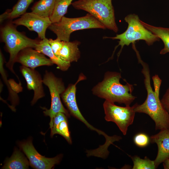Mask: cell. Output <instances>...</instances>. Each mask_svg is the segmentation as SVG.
I'll use <instances>...</instances> for the list:
<instances>
[{
  "label": "cell",
  "instance_id": "obj_15",
  "mask_svg": "<svg viewBox=\"0 0 169 169\" xmlns=\"http://www.w3.org/2000/svg\"><path fill=\"white\" fill-rule=\"evenodd\" d=\"M67 116L63 113L59 112L54 117L52 125L50 126L51 129V136L57 134L62 136L71 144L72 140L69 131L67 121Z\"/></svg>",
  "mask_w": 169,
  "mask_h": 169
},
{
  "label": "cell",
  "instance_id": "obj_27",
  "mask_svg": "<svg viewBox=\"0 0 169 169\" xmlns=\"http://www.w3.org/2000/svg\"><path fill=\"white\" fill-rule=\"evenodd\" d=\"M163 163L164 169H169V158L166 160Z\"/></svg>",
  "mask_w": 169,
  "mask_h": 169
},
{
  "label": "cell",
  "instance_id": "obj_20",
  "mask_svg": "<svg viewBox=\"0 0 169 169\" xmlns=\"http://www.w3.org/2000/svg\"><path fill=\"white\" fill-rule=\"evenodd\" d=\"M141 23L147 29L156 35L163 42L164 47L160 52L161 54L169 52V28L158 27L147 24L140 20Z\"/></svg>",
  "mask_w": 169,
  "mask_h": 169
},
{
  "label": "cell",
  "instance_id": "obj_4",
  "mask_svg": "<svg viewBox=\"0 0 169 169\" xmlns=\"http://www.w3.org/2000/svg\"><path fill=\"white\" fill-rule=\"evenodd\" d=\"M124 20L128 24L126 30L122 33L116 34L113 37H105L112 39H119V44L115 49L114 51L119 46L121 49L118 54L120 55L125 45L129 46L131 43L134 44L135 42L139 40H144L149 46L152 45L155 42L159 41V38L145 28L140 22L137 15L131 14L126 16Z\"/></svg>",
  "mask_w": 169,
  "mask_h": 169
},
{
  "label": "cell",
  "instance_id": "obj_23",
  "mask_svg": "<svg viewBox=\"0 0 169 169\" xmlns=\"http://www.w3.org/2000/svg\"><path fill=\"white\" fill-rule=\"evenodd\" d=\"M133 162V169H154L156 167L154 161L146 157L144 159L135 156H131Z\"/></svg>",
  "mask_w": 169,
  "mask_h": 169
},
{
  "label": "cell",
  "instance_id": "obj_9",
  "mask_svg": "<svg viewBox=\"0 0 169 169\" xmlns=\"http://www.w3.org/2000/svg\"><path fill=\"white\" fill-rule=\"evenodd\" d=\"M19 145L29 160L30 165L37 169H51L60 162L62 155L47 158L40 155L34 147L31 139L20 142Z\"/></svg>",
  "mask_w": 169,
  "mask_h": 169
},
{
  "label": "cell",
  "instance_id": "obj_26",
  "mask_svg": "<svg viewBox=\"0 0 169 169\" xmlns=\"http://www.w3.org/2000/svg\"><path fill=\"white\" fill-rule=\"evenodd\" d=\"M161 101L164 108L169 114V88L166 90Z\"/></svg>",
  "mask_w": 169,
  "mask_h": 169
},
{
  "label": "cell",
  "instance_id": "obj_12",
  "mask_svg": "<svg viewBox=\"0 0 169 169\" xmlns=\"http://www.w3.org/2000/svg\"><path fill=\"white\" fill-rule=\"evenodd\" d=\"M20 70L26 81L27 89L33 91L34 96L31 102L33 105L38 99L45 96L43 79L39 72L34 69L22 65Z\"/></svg>",
  "mask_w": 169,
  "mask_h": 169
},
{
  "label": "cell",
  "instance_id": "obj_19",
  "mask_svg": "<svg viewBox=\"0 0 169 169\" xmlns=\"http://www.w3.org/2000/svg\"><path fill=\"white\" fill-rule=\"evenodd\" d=\"M29 162L23 154L16 149L11 156L8 160L2 169H28Z\"/></svg>",
  "mask_w": 169,
  "mask_h": 169
},
{
  "label": "cell",
  "instance_id": "obj_1",
  "mask_svg": "<svg viewBox=\"0 0 169 169\" xmlns=\"http://www.w3.org/2000/svg\"><path fill=\"white\" fill-rule=\"evenodd\" d=\"M142 68L141 73L144 79V83L147 93L146 99L141 105L135 104V112L145 113L154 120L156 130H160L169 128V114L163 107L159 98V90L161 81L158 75L153 77L155 90L151 85L150 74L148 65L142 60H138Z\"/></svg>",
  "mask_w": 169,
  "mask_h": 169
},
{
  "label": "cell",
  "instance_id": "obj_14",
  "mask_svg": "<svg viewBox=\"0 0 169 169\" xmlns=\"http://www.w3.org/2000/svg\"><path fill=\"white\" fill-rule=\"evenodd\" d=\"M150 142L156 143L158 152L154 160L156 168L166 160L169 158V128L161 130L157 134L152 136Z\"/></svg>",
  "mask_w": 169,
  "mask_h": 169
},
{
  "label": "cell",
  "instance_id": "obj_6",
  "mask_svg": "<svg viewBox=\"0 0 169 169\" xmlns=\"http://www.w3.org/2000/svg\"><path fill=\"white\" fill-rule=\"evenodd\" d=\"M72 4L76 9L88 12L101 22L106 28L115 33L118 31L112 0H78Z\"/></svg>",
  "mask_w": 169,
  "mask_h": 169
},
{
  "label": "cell",
  "instance_id": "obj_21",
  "mask_svg": "<svg viewBox=\"0 0 169 169\" xmlns=\"http://www.w3.org/2000/svg\"><path fill=\"white\" fill-rule=\"evenodd\" d=\"M55 1L39 0L31 8V12L42 17L50 18L54 9Z\"/></svg>",
  "mask_w": 169,
  "mask_h": 169
},
{
  "label": "cell",
  "instance_id": "obj_22",
  "mask_svg": "<svg viewBox=\"0 0 169 169\" xmlns=\"http://www.w3.org/2000/svg\"><path fill=\"white\" fill-rule=\"evenodd\" d=\"M73 0H55L54 9L50 19L52 23L59 22L66 13Z\"/></svg>",
  "mask_w": 169,
  "mask_h": 169
},
{
  "label": "cell",
  "instance_id": "obj_13",
  "mask_svg": "<svg viewBox=\"0 0 169 169\" xmlns=\"http://www.w3.org/2000/svg\"><path fill=\"white\" fill-rule=\"evenodd\" d=\"M85 79L86 77L83 74H80L76 82L69 85L60 96L70 113L82 122L85 121V119L81 113L77 104L75 96L76 85L79 81Z\"/></svg>",
  "mask_w": 169,
  "mask_h": 169
},
{
  "label": "cell",
  "instance_id": "obj_11",
  "mask_svg": "<svg viewBox=\"0 0 169 169\" xmlns=\"http://www.w3.org/2000/svg\"><path fill=\"white\" fill-rule=\"evenodd\" d=\"M33 48L28 47L20 51L17 55L16 62L33 69L41 66H50L53 64L50 59Z\"/></svg>",
  "mask_w": 169,
  "mask_h": 169
},
{
  "label": "cell",
  "instance_id": "obj_2",
  "mask_svg": "<svg viewBox=\"0 0 169 169\" xmlns=\"http://www.w3.org/2000/svg\"><path fill=\"white\" fill-rule=\"evenodd\" d=\"M121 77L120 73L106 72L102 81L93 88V94L105 100L130 105L136 98L132 94L133 85L127 82L125 85L121 84Z\"/></svg>",
  "mask_w": 169,
  "mask_h": 169
},
{
  "label": "cell",
  "instance_id": "obj_17",
  "mask_svg": "<svg viewBox=\"0 0 169 169\" xmlns=\"http://www.w3.org/2000/svg\"><path fill=\"white\" fill-rule=\"evenodd\" d=\"M80 42L63 41L62 47L59 53V57L63 60L71 63L77 62L80 57L78 48Z\"/></svg>",
  "mask_w": 169,
  "mask_h": 169
},
{
  "label": "cell",
  "instance_id": "obj_25",
  "mask_svg": "<svg viewBox=\"0 0 169 169\" xmlns=\"http://www.w3.org/2000/svg\"><path fill=\"white\" fill-rule=\"evenodd\" d=\"M49 43L54 54L59 58V53L62 47L63 41L57 38L54 40L50 38L49 39Z\"/></svg>",
  "mask_w": 169,
  "mask_h": 169
},
{
  "label": "cell",
  "instance_id": "obj_10",
  "mask_svg": "<svg viewBox=\"0 0 169 169\" xmlns=\"http://www.w3.org/2000/svg\"><path fill=\"white\" fill-rule=\"evenodd\" d=\"M12 22L16 26L23 25L35 32L41 40L46 38V30L52 23L49 18L42 17L32 12L26 13Z\"/></svg>",
  "mask_w": 169,
  "mask_h": 169
},
{
  "label": "cell",
  "instance_id": "obj_24",
  "mask_svg": "<svg viewBox=\"0 0 169 169\" xmlns=\"http://www.w3.org/2000/svg\"><path fill=\"white\" fill-rule=\"evenodd\" d=\"M149 140L148 136L143 133L137 134L134 138L135 144L140 147H144L147 146L149 143Z\"/></svg>",
  "mask_w": 169,
  "mask_h": 169
},
{
  "label": "cell",
  "instance_id": "obj_8",
  "mask_svg": "<svg viewBox=\"0 0 169 169\" xmlns=\"http://www.w3.org/2000/svg\"><path fill=\"white\" fill-rule=\"evenodd\" d=\"M103 106L105 120L115 123L123 134L125 135L128 127L133 124L134 121L136 113L134 105L121 107L116 105L114 102L105 100Z\"/></svg>",
  "mask_w": 169,
  "mask_h": 169
},
{
  "label": "cell",
  "instance_id": "obj_7",
  "mask_svg": "<svg viewBox=\"0 0 169 169\" xmlns=\"http://www.w3.org/2000/svg\"><path fill=\"white\" fill-rule=\"evenodd\" d=\"M43 83L47 86L49 90L51 98V105L49 109L45 107L43 112L46 116L50 118L49 124L52 125L54 117L59 112H62L67 117H69L68 111L64 108L61 101V95L66 89L62 80L56 76L52 72L46 71L43 79Z\"/></svg>",
  "mask_w": 169,
  "mask_h": 169
},
{
  "label": "cell",
  "instance_id": "obj_3",
  "mask_svg": "<svg viewBox=\"0 0 169 169\" xmlns=\"http://www.w3.org/2000/svg\"><path fill=\"white\" fill-rule=\"evenodd\" d=\"M12 22L8 23L0 29L1 40L5 44V48L10 57L6 67L16 75L13 66L19 52L23 49L31 47L35 48L40 40L28 38L23 33L19 32Z\"/></svg>",
  "mask_w": 169,
  "mask_h": 169
},
{
  "label": "cell",
  "instance_id": "obj_18",
  "mask_svg": "<svg viewBox=\"0 0 169 169\" xmlns=\"http://www.w3.org/2000/svg\"><path fill=\"white\" fill-rule=\"evenodd\" d=\"M34 0H18L11 9H8L0 15V21L12 20L21 16L26 13L30 4Z\"/></svg>",
  "mask_w": 169,
  "mask_h": 169
},
{
  "label": "cell",
  "instance_id": "obj_16",
  "mask_svg": "<svg viewBox=\"0 0 169 169\" xmlns=\"http://www.w3.org/2000/svg\"><path fill=\"white\" fill-rule=\"evenodd\" d=\"M38 52L49 57L58 69L63 71L67 70L70 66V63L65 61L56 56L49 43V39L45 38L41 39L34 48Z\"/></svg>",
  "mask_w": 169,
  "mask_h": 169
},
{
  "label": "cell",
  "instance_id": "obj_5",
  "mask_svg": "<svg viewBox=\"0 0 169 169\" xmlns=\"http://www.w3.org/2000/svg\"><path fill=\"white\" fill-rule=\"evenodd\" d=\"M48 28L56 35L57 38L65 41H69L71 34L77 30L106 29L101 22L90 13L76 18L64 16L59 22L52 23Z\"/></svg>",
  "mask_w": 169,
  "mask_h": 169
}]
</instances>
